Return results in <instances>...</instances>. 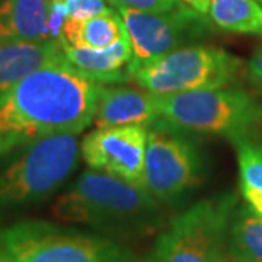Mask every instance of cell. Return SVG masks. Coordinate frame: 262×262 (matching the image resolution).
Segmentation results:
<instances>
[{
  "instance_id": "6da1fadb",
  "label": "cell",
  "mask_w": 262,
  "mask_h": 262,
  "mask_svg": "<svg viewBox=\"0 0 262 262\" xmlns=\"http://www.w3.org/2000/svg\"><path fill=\"white\" fill-rule=\"evenodd\" d=\"M101 86L66 56L19 80L0 95V158L46 137L80 134L94 122Z\"/></svg>"
},
{
  "instance_id": "7a4b0ae2",
  "label": "cell",
  "mask_w": 262,
  "mask_h": 262,
  "mask_svg": "<svg viewBox=\"0 0 262 262\" xmlns=\"http://www.w3.org/2000/svg\"><path fill=\"white\" fill-rule=\"evenodd\" d=\"M51 214L120 242L149 237L166 226L163 207L146 188L94 169L57 198Z\"/></svg>"
},
{
  "instance_id": "3957f363",
  "label": "cell",
  "mask_w": 262,
  "mask_h": 262,
  "mask_svg": "<svg viewBox=\"0 0 262 262\" xmlns=\"http://www.w3.org/2000/svg\"><path fill=\"white\" fill-rule=\"evenodd\" d=\"M80 159L77 134H58L0 158V223L54 195Z\"/></svg>"
},
{
  "instance_id": "277c9868",
  "label": "cell",
  "mask_w": 262,
  "mask_h": 262,
  "mask_svg": "<svg viewBox=\"0 0 262 262\" xmlns=\"http://www.w3.org/2000/svg\"><path fill=\"white\" fill-rule=\"evenodd\" d=\"M159 121L185 134L222 136L230 141L255 137L262 106L241 89L220 88L159 96Z\"/></svg>"
},
{
  "instance_id": "5b68a950",
  "label": "cell",
  "mask_w": 262,
  "mask_h": 262,
  "mask_svg": "<svg viewBox=\"0 0 262 262\" xmlns=\"http://www.w3.org/2000/svg\"><path fill=\"white\" fill-rule=\"evenodd\" d=\"M0 248L16 262H133L134 253L113 237L47 220L0 227Z\"/></svg>"
},
{
  "instance_id": "8992f818",
  "label": "cell",
  "mask_w": 262,
  "mask_h": 262,
  "mask_svg": "<svg viewBox=\"0 0 262 262\" xmlns=\"http://www.w3.org/2000/svg\"><path fill=\"white\" fill-rule=\"evenodd\" d=\"M236 207L233 194L206 198L175 215L158 236L151 262H230L227 230Z\"/></svg>"
},
{
  "instance_id": "52a82bcc",
  "label": "cell",
  "mask_w": 262,
  "mask_h": 262,
  "mask_svg": "<svg viewBox=\"0 0 262 262\" xmlns=\"http://www.w3.org/2000/svg\"><path fill=\"white\" fill-rule=\"evenodd\" d=\"M204 172V156L189 134L163 124L150 127L144 158V188L160 206H184L201 184Z\"/></svg>"
},
{
  "instance_id": "ba28073f",
  "label": "cell",
  "mask_w": 262,
  "mask_h": 262,
  "mask_svg": "<svg viewBox=\"0 0 262 262\" xmlns=\"http://www.w3.org/2000/svg\"><path fill=\"white\" fill-rule=\"evenodd\" d=\"M242 69V61L213 46H189L160 57L136 70L131 80L150 94H185L227 88Z\"/></svg>"
},
{
  "instance_id": "9c48e42d",
  "label": "cell",
  "mask_w": 262,
  "mask_h": 262,
  "mask_svg": "<svg viewBox=\"0 0 262 262\" xmlns=\"http://www.w3.org/2000/svg\"><path fill=\"white\" fill-rule=\"evenodd\" d=\"M130 38L133 58L130 75L160 57L184 47L189 38L200 31V13L181 5L170 12H143L120 8Z\"/></svg>"
},
{
  "instance_id": "30bf717a",
  "label": "cell",
  "mask_w": 262,
  "mask_h": 262,
  "mask_svg": "<svg viewBox=\"0 0 262 262\" xmlns=\"http://www.w3.org/2000/svg\"><path fill=\"white\" fill-rule=\"evenodd\" d=\"M147 136L144 125L96 128L80 141V156L89 169L144 187Z\"/></svg>"
},
{
  "instance_id": "8fae6325",
  "label": "cell",
  "mask_w": 262,
  "mask_h": 262,
  "mask_svg": "<svg viewBox=\"0 0 262 262\" xmlns=\"http://www.w3.org/2000/svg\"><path fill=\"white\" fill-rule=\"evenodd\" d=\"M159 121L158 95L144 89L102 84L98 95L94 124L96 128L118 125H144Z\"/></svg>"
},
{
  "instance_id": "7c38bea8",
  "label": "cell",
  "mask_w": 262,
  "mask_h": 262,
  "mask_svg": "<svg viewBox=\"0 0 262 262\" xmlns=\"http://www.w3.org/2000/svg\"><path fill=\"white\" fill-rule=\"evenodd\" d=\"M61 47L67 61L96 83H122L131 79L133 50L128 34L106 48L70 47L64 44Z\"/></svg>"
},
{
  "instance_id": "4fadbf2b",
  "label": "cell",
  "mask_w": 262,
  "mask_h": 262,
  "mask_svg": "<svg viewBox=\"0 0 262 262\" xmlns=\"http://www.w3.org/2000/svg\"><path fill=\"white\" fill-rule=\"evenodd\" d=\"M64 57L60 41L0 39V95L38 69Z\"/></svg>"
},
{
  "instance_id": "5bb4252c",
  "label": "cell",
  "mask_w": 262,
  "mask_h": 262,
  "mask_svg": "<svg viewBox=\"0 0 262 262\" xmlns=\"http://www.w3.org/2000/svg\"><path fill=\"white\" fill-rule=\"evenodd\" d=\"M48 0H3L0 3V39L48 41Z\"/></svg>"
},
{
  "instance_id": "9a60e30c",
  "label": "cell",
  "mask_w": 262,
  "mask_h": 262,
  "mask_svg": "<svg viewBox=\"0 0 262 262\" xmlns=\"http://www.w3.org/2000/svg\"><path fill=\"white\" fill-rule=\"evenodd\" d=\"M127 34L120 15L113 9L94 18L66 19L60 42L70 47L106 48Z\"/></svg>"
},
{
  "instance_id": "2e32d148",
  "label": "cell",
  "mask_w": 262,
  "mask_h": 262,
  "mask_svg": "<svg viewBox=\"0 0 262 262\" xmlns=\"http://www.w3.org/2000/svg\"><path fill=\"white\" fill-rule=\"evenodd\" d=\"M230 262H262V217L249 207L233 211L227 230Z\"/></svg>"
},
{
  "instance_id": "e0dca14e",
  "label": "cell",
  "mask_w": 262,
  "mask_h": 262,
  "mask_svg": "<svg viewBox=\"0 0 262 262\" xmlns=\"http://www.w3.org/2000/svg\"><path fill=\"white\" fill-rule=\"evenodd\" d=\"M208 16L222 31L262 35V5L256 0H210Z\"/></svg>"
},
{
  "instance_id": "ac0fdd59",
  "label": "cell",
  "mask_w": 262,
  "mask_h": 262,
  "mask_svg": "<svg viewBox=\"0 0 262 262\" xmlns=\"http://www.w3.org/2000/svg\"><path fill=\"white\" fill-rule=\"evenodd\" d=\"M232 143L237 153L241 189L262 192V144L256 137H239Z\"/></svg>"
},
{
  "instance_id": "d6986e66",
  "label": "cell",
  "mask_w": 262,
  "mask_h": 262,
  "mask_svg": "<svg viewBox=\"0 0 262 262\" xmlns=\"http://www.w3.org/2000/svg\"><path fill=\"white\" fill-rule=\"evenodd\" d=\"M64 5L67 18L79 20L94 18L111 10L106 8L105 0H64Z\"/></svg>"
},
{
  "instance_id": "ffe728a7",
  "label": "cell",
  "mask_w": 262,
  "mask_h": 262,
  "mask_svg": "<svg viewBox=\"0 0 262 262\" xmlns=\"http://www.w3.org/2000/svg\"><path fill=\"white\" fill-rule=\"evenodd\" d=\"M67 19L64 0H48V16L46 24L48 41H60Z\"/></svg>"
},
{
  "instance_id": "44dd1931",
  "label": "cell",
  "mask_w": 262,
  "mask_h": 262,
  "mask_svg": "<svg viewBox=\"0 0 262 262\" xmlns=\"http://www.w3.org/2000/svg\"><path fill=\"white\" fill-rule=\"evenodd\" d=\"M117 9L127 8V9L143 10V12H170V10L179 8L182 3L179 0H110Z\"/></svg>"
},
{
  "instance_id": "7402d4cb",
  "label": "cell",
  "mask_w": 262,
  "mask_h": 262,
  "mask_svg": "<svg viewBox=\"0 0 262 262\" xmlns=\"http://www.w3.org/2000/svg\"><path fill=\"white\" fill-rule=\"evenodd\" d=\"M248 75L253 83L262 86V44L255 50L252 58L248 63Z\"/></svg>"
},
{
  "instance_id": "603a6c76",
  "label": "cell",
  "mask_w": 262,
  "mask_h": 262,
  "mask_svg": "<svg viewBox=\"0 0 262 262\" xmlns=\"http://www.w3.org/2000/svg\"><path fill=\"white\" fill-rule=\"evenodd\" d=\"M242 195L248 203V207L253 213L262 217V192L261 191H253V189H241Z\"/></svg>"
},
{
  "instance_id": "cb8c5ba5",
  "label": "cell",
  "mask_w": 262,
  "mask_h": 262,
  "mask_svg": "<svg viewBox=\"0 0 262 262\" xmlns=\"http://www.w3.org/2000/svg\"><path fill=\"white\" fill-rule=\"evenodd\" d=\"M182 5H185L189 9L195 10L196 13L206 16L210 8V0H179Z\"/></svg>"
},
{
  "instance_id": "d4e9b609",
  "label": "cell",
  "mask_w": 262,
  "mask_h": 262,
  "mask_svg": "<svg viewBox=\"0 0 262 262\" xmlns=\"http://www.w3.org/2000/svg\"><path fill=\"white\" fill-rule=\"evenodd\" d=\"M0 262H16L15 261V258L9 255V253L6 252L5 249H2L0 248Z\"/></svg>"
},
{
  "instance_id": "484cf974",
  "label": "cell",
  "mask_w": 262,
  "mask_h": 262,
  "mask_svg": "<svg viewBox=\"0 0 262 262\" xmlns=\"http://www.w3.org/2000/svg\"><path fill=\"white\" fill-rule=\"evenodd\" d=\"M133 262H151V261H150L149 258H147V259H144V261H133Z\"/></svg>"
},
{
  "instance_id": "4316f807",
  "label": "cell",
  "mask_w": 262,
  "mask_h": 262,
  "mask_svg": "<svg viewBox=\"0 0 262 262\" xmlns=\"http://www.w3.org/2000/svg\"><path fill=\"white\" fill-rule=\"evenodd\" d=\"M256 2H259V3H261V5H262V0H256Z\"/></svg>"
},
{
  "instance_id": "83f0119b",
  "label": "cell",
  "mask_w": 262,
  "mask_h": 262,
  "mask_svg": "<svg viewBox=\"0 0 262 262\" xmlns=\"http://www.w3.org/2000/svg\"><path fill=\"white\" fill-rule=\"evenodd\" d=\"M2 2H3V0H0V3H2Z\"/></svg>"
}]
</instances>
